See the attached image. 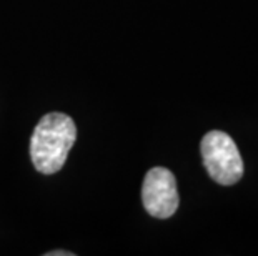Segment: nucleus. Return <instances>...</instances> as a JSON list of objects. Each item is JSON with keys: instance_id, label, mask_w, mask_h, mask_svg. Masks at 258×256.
<instances>
[{"instance_id": "obj_3", "label": "nucleus", "mask_w": 258, "mask_h": 256, "mask_svg": "<svg viewBox=\"0 0 258 256\" xmlns=\"http://www.w3.org/2000/svg\"><path fill=\"white\" fill-rule=\"evenodd\" d=\"M142 201L148 215L165 220L175 215L178 208L177 180L173 173L163 166L148 170L142 187Z\"/></svg>"}, {"instance_id": "obj_2", "label": "nucleus", "mask_w": 258, "mask_h": 256, "mask_svg": "<svg viewBox=\"0 0 258 256\" xmlns=\"http://www.w3.org/2000/svg\"><path fill=\"white\" fill-rule=\"evenodd\" d=\"M200 151L208 175L218 185L230 187L243 177V160L228 133L212 130L203 137Z\"/></svg>"}, {"instance_id": "obj_4", "label": "nucleus", "mask_w": 258, "mask_h": 256, "mask_svg": "<svg viewBox=\"0 0 258 256\" xmlns=\"http://www.w3.org/2000/svg\"><path fill=\"white\" fill-rule=\"evenodd\" d=\"M45 256H74V253L65 251V249H58V251H48L45 253Z\"/></svg>"}, {"instance_id": "obj_1", "label": "nucleus", "mask_w": 258, "mask_h": 256, "mask_svg": "<svg viewBox=\"0 0 258 256\" xmlns=\"http://www.w3.org/2000/svg\"><path fill=\"white\" fill-rule=\"evenodd\" d=\"M77 138L75 122L65 113H47L32 133L30 158L43 175L62 170Z\"/></svg>"}]
</instances>
